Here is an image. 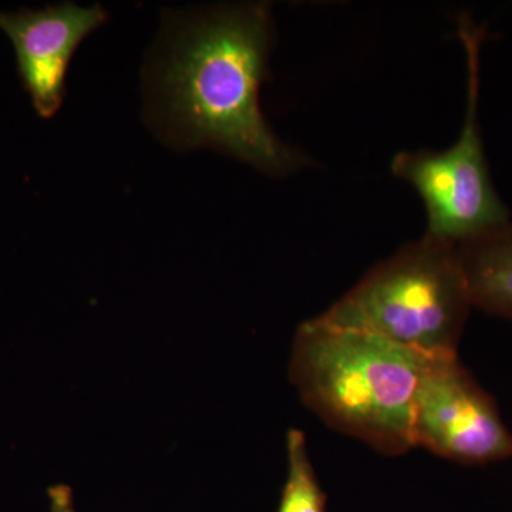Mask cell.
Segmentation results:
<instances>
[{"instance_id": "1", "label": "cell", "mask_w": 512, "mask_h": 512, "mask_svg": "<svg viewBox=\"0 0 512 512\" xmlns=\"http://www.w3.org/2000/svg\"><path fill=\"white\" fill-rule=\"evenodd\" d=\"M271 45L265 3L212 10L180 32L161 73V89L181 141L220 148L274 175L308 164L262 116L259 90Z\"/></svg>"}, {"instance_id": "2", "label": "cell", "mask_w": 512, "mask_h": 512, "mask_svg": "<svg viewBox=\"0 0 512 512\" xmlns=\"http://www.w3.org/2000/svg\"><path fill=\"white\" fill-rule=\"evenodd\" d=\"M431 359L313 318L296 329L289 380L330 429L384 456H402L414 448V396Z\"/></svg>"}, {"instance_id": "3", "label": "cell", "mask_w": 512, "mask_h": 512, "mask_svg": "<svg viewBox=\"0 0 512 512\" xmlns=\"http://www.w3.org/2000/svg\"><path fill=\"white\" fill-rule=\"evenodd\" d=\"M471 308L456 245L424 235L370 269L316 318L441 357L458 355Z\"/></svg>"}, {"instance_id": "4", "label": "cell", "mask_w": 512, "mask_h": 512, "mask_svg": "<svg viewBox=\"0 0 512 512\" xmlns=\"http://www.w3.org/2000/svg\"><path fill=\"white\" fill-rule=\"evenodd\" d=\"M457 33L467 59V106L460 136L446 150L400 151L392 160V173L412 185L424 202V235L451 245L511 222L491 178L478 120L485 29L461 15Z\"/></svg>"}, {"instance_id": "5", "label": "cell", "mask_w": 512, "mask_h": 512, "mask_svg": "<svg viewBox=\"0 0 512 512\" xmlns=\"http://www.w3.org/2000/svg\"><path fill=\"white\" fill-rule=\"evenodd\" d=\"M414 447L446 460L484 466L512 457V433L497 404L458 355L433 357L413 403Z\"/></svg>"}, {"instance_id": "6", "label": "cell", "mask_w": 512, "mask_h": 512, "mask_svg": "<svg viewBox=\"0 0 512 512\" xmlns=\"http://www.w3.org/2000/svg\"><path fill=\"white\" fill-rule=\"evenodd\" d=\"M107 19L99 5L76 3L0 12V30L15 47L25 89L40 117L55 116L63 103L66 73L74 50Z\"/></svg>"}, {"instance_id": "7", "label": "cell", "mask_w": 512, "mask_h": 512, "mask_svg": "<svg viewBox=\"0 0 512 512\" xmlns=\"http://www.w3.org/2000/svg\"><path fill=\"white\" fill-rule=\"evenodd\" d=\"M471 306L512 320V222L456 245Z\"/></svg>"}, {"instance_id": "8", "label": "cell", "mask_w": 512, "mask_h": 512, "mask_svg": "<svg viewBox=\"0 0 512 512\" xmlns=\"http://www.w3.org/2000/svg\"><path fill=\"white\" fill-rule=\"evenodd\" d=\"M288 476L282 488L278 512H326V494L313 468L308 441L301 430L286 434Z\"/></svg>"}, {"instance_id": "9", "label": "cell", "mask_w": 512, "mask_h": 512, "mask_svg": "<svg viewBox=\"0 0 512 512\" xmlns=\"http://www.w3.org/2000/svg\"><path fill=\"white\" fill-rule=\"evenodd\" d=\"M49 495V512H76L74 510L73 491L69 485L57 484L47 490Z\"/></svg>"}]
</instances>
